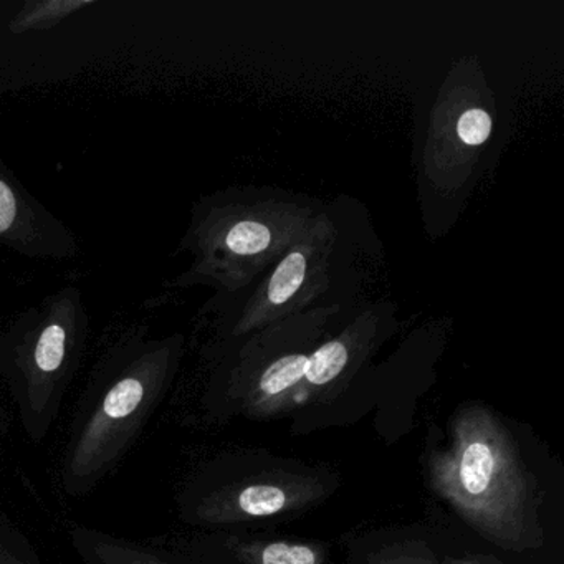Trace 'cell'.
<instances>
[{"label":"cell","mask_w":564,"mask_h":564,"mask_svg":"<svg viewBox=\"0 0 564 564\" xmlns=\"http://www.w3.org/2000/svg\"><path fill=\"white\" fill-rule=\"evenodd\" d=\"M183 351L181 335H133L105 352L62 452L61 485L68 497H87L127 457L170 392Z\"/></svg>","instance_id":"cell-1"},{"label":"cell","mask_w":564,"mask_h":564,"mask_svg":"<svg viewBox=\"0 0 564 564\" xmlns=\"http://www.w3.org/2000/svg\"><path fill=\"white\" fill-rule=\"evenodd\" d=\"M368 232L365 213L349 204H332L252 285L207 303L206 312L216 316V345L226 348L312 310L361 303L366 259L378 252Z\"/></svg>","instance_id":"cell-2"},{"label":"cell","mask_w":564,"mask_h":564,"mask_svg":"<svg viewBox=\"0 0 564 564\" xmlns=\"http://www.w3.org/2000/svg\"><path fill=\"white\" fill-rule=\"evenodd\" d=\"M332 204L280 187H230L206 197L193 213L183 247L193 253L180 285H209L232 295L252 285Z\"/></svg>","instance_id":"cell-3"},{"label":"cell","mask_w":564,"mask_h":564,"mask_svg":"<svg viewBox=\"0 0 564 564\" xmlns=\"http://www.w3.org/2000/svg\"><path fill=\"white\" fill-rule=\"evenodd\" d=\"M432 488L481 536L505 550L543 544L530 477L508 429L481 405L458 412L451 447L429 458Z\"/></svg>","instance_id":"cell-4"},{"label":"cell","mask_w":564,"mask_h":564,"mask_svg":"<svg viewBox=\"0 0 564 564\" xmlns=\"http://www.w3.org/2000/svg\"><path fill=\"white\" fill-rule=\"evenodd\" d=\"M87 335L88 316L77 289L62 290L0 329V376L34 444L48 437L61 415Z\"/></svg>","instance_id":"cell-5"},{"label":"cell","mask_w":564,"mask_h":564,"mask_svg":"<svg viewBox=\"0 0 564 564\" xmlns=\"http://www.w3.org/2000/svg\"><path fill=\"white\" fill-rule=\"evenodd\" d=\"M328 494L322 478L290 471L247 477L236 481H197L180 498L184 520L199 527H227L259 518L303 510Z\"/></svg>","instance_id":"cell-6"},{"label":"cell","mask_w":564,"mask_h":564,"mask_svg":"<svg viewBox=\"0 0 564 564\" xmlns=\"http://www.w3.org/2000/svg\"><path fill=\"white\" fill-rule=\"evenodd\" d=\"M398 329L395 305L359 303L313 349L296 398L299 405L328 402L345 391L382 343Z\"/></svg>","instance_id":"cell-7"},{"label":"cell","mask_w":564,"mask_h":564,"mask_svg":"<svg viewBox=\"0 0 564 564\" xmlns=\"http://www.w3.org/2000/svg\"><path fill=\"white\" fill-rule=\"evenodd\" d=\"M0 243L32 257H68L72 234L6 170L0 161Z\"/></svg>","instance_id":"cell-8"},{"label":"cell","mask_w":564,"mask_h":564,"mask_svg":"<svg viewBox=\"0 0 564 564\" xmlns=\"http://www.w3.org/2000/svg\"><path fill=\"white\" fill-rule=\"evenodd\" d=\"M68 536L85 564H180L161 547L87 524H74Z\"/></svg>","instance_id":"cell-9"},{"label":"cell","mask_w":564,"mask_h":564,"mask_svg":"<svg viewBox=\"0 0 564 564\" xmlns=\"http://www.w3.org/2000/svg\"><path fill=\"white\" fill-rule=\"evenodd\" d=\"M239 564H323L325 547L315 543L292 541L234 540L224 543Z\"/></svg>","instance_id":"cell-10"},{"label":"cell","mask_w":564,"mask_h":564,"mask_svg":"<svg viewBox=\"0 0 564 564\" xmlns=\"http://www.w3.org/2000/svg\"><path fill=\"white\" fill-rule=\"evenodd\" d=\"M0 564H45L34 541L18 523L0 513Z\"/></svg>","instance_id":"cell-11"},{"label":"cell","mask_w":564,"mask_h":564,"mask_svg":"<svg viewBox=\"0 0 564 564\" xmlns=\"http://www.w3.org/2000/svg\"><path fill=\"white\" fill-rule=\"evenodd\" d=\"M85 2H35L28 4V11L22 12L15 21V32L35 31V29L52 28L62 19L67 18L74 9L84 8Z\"/></svg>","instance_id":"cell-12"},{"label":"cell","mask_w":564,"mask_h":564,"mask_svg":"<svg viewBox=\"0 0 564 564\" xmlns=\"http://www.w3.org/2000/svg\"><path fill=\"white\" fill-rule=\"evenodd\" d=\"M491 127H494V121L488 111L481 110V108H470L460 115L455 130H457V137L462 143L467 147H480L490 138Z\"/></svg>","instance_id":"cell-13"},{"label":"cell","mask_w":564,"mask_h":564,"mask_svg":"<svg viewBox=\"0 0 564 564\" xmlns=\"http://www.w3.org/2000/svg\"><path fill=\"white\" fill-rule=\"evenodd\" d=\"M372 564H441L431 557L419 556V554L399 553L394 556L379 557Z\"/></svg>","instance_id":"cell-14"},{"label":"cell","mask_w":564,"mask_h":564,"mask_svg":"<svg viewBox=\"0 0 564 564\" xmlns=\"http://www.w3.org/2000/svg\"><path fill=\"white\" fill-rule=\"evenodd\" d=\"M442 564H495V561L488 557H451Z\"/></svg>","instance_id":"cell-15"},{"label":"cell","mask_w":564,"mask_h":564,"mask_svg":"<svg viewBox=\"0 0 564 564\" xmlns=\"http://www.w3.org/2000/svg\"><path fill=\"white\" fill-rule=\"evenodd\" d=\"M8 409H6L4 402H2V395H0V429L8 424Z\"/></svg>","instance_id":"cell-16"}]
</instances>
